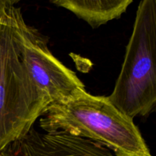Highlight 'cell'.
Wrapping results in <instances>:
<instances>
[{"instance_id":"2","label":"cell","mask_w":156,"mask_h":156,"mask_svg":"<svg viewBox=\"0 0 156 156\" xmlns=\"http://www.w3.org/2000/svg\"><path fill=\"white\" fill-rule=\"evenodd\" d=\"M21 9L0 13V152L28 133L50 105L22 62L18 23Z\"/></svg>"},{"instance_id":"5","label":"cell","mask_w":156,"mask_h":156,"mask_svg":"<svg viewBox=\"0 0 156 156\" xmlns=\"http://www.w3.org/2000/svg\"><path fill=\"white\" fill-rule=\"evenodd\" d=\"M0 156H116L99 143L62 131L40 132L31 128L26 135L0 152Z\"/></svg>"},{"instance_id":"7","label":"cell","mask_w":156,"mask_h":156,"mask_svg":"<svg viewBox=\"0 0 156 156\" xmlns=\"http://www.w3.org/2000/svg\"><path fill=\"white\" fill-rule=\"evenodd\" d=\"M7 6H14V5L18 3L21 0H2Z\"/></svg>"},{"instance_id":"3","label":"cell","mask_w":156,"mask_h":156,"mask_svg":"<svg viewBox=\"0 0 156 156\" xmlns=\"http://www.w3.org/2000/svg\"><path fill=\"white\" fill-rule=\"evenodd\" d=\"M156 0H142L123 65L109 100L131 118L146 117L156 105Z\"/></svg>"},{"instance_id":"8","label":"cell","mask_w":156,"mask_h":156,"mask_svg":"<svg viewBox=\"0 0 156 156\" xmlns=\"http://www.w3.org/2000/svg\"><path fill=\"white\" fill-rule=\"evenodd\" d=\"M6 7H7V5L2 0H0V13H2Z\"/></svg>"},{"instance_id":"4","label":"cell","mask_w":156,"mask_h":156,"mask_svg":"<svg viewBox=\"0 0 156 156\" xmlns=\"http://www.w3.org/2000/svg\"><path fill=\"white\" fill-rule=\"evenodd\" d=\"M18 36L23 63L37 88L50 104L66 100L85 88L77 75L50 52L45 37L27 24L23 15L18 23Z\"/></svg>"},{"instance_id":"1","label":"cell","mask_w":156,"mask_h":156,"mask_svg":"<svg viewBox=\"0 0 156 156\" xmlns=\"http://www.w3.org/2000/svg\"><path fill=\"white\" fill-rule=\"evenodd\" d=\"M39 124L46 132L62 131L95 142L116 156H152L133 119L108 97L93 95L85 88L50 104Z\"/></svg>"},{"instance_id":"6","label":"cell","mask_w":156,"mask_h":156,"mask_svg":"<svg viewBox=\"0 0 156 156\" xmlns=\"http://www.w3.org/2000/svg\"><path fill=\"white\" fill-rule=\"evenodd\" d=\"M133 0H50L97 28L120 18Z\"/></svg>"}]
</instances>
